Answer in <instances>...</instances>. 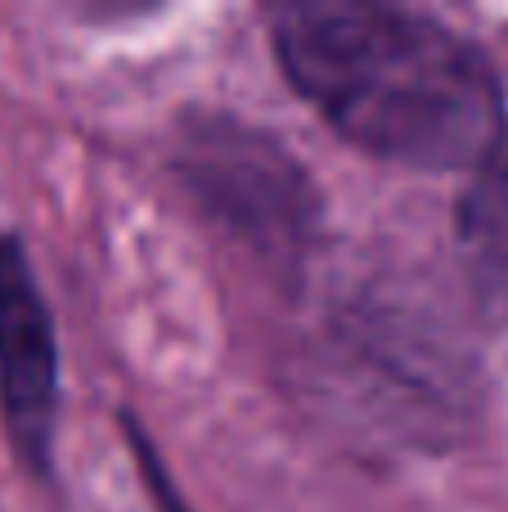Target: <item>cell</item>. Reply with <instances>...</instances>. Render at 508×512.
Returning a JSON list of instances; mask_svg holds the SVG:
<instances>
[{
    "label": "cell",
    "instance_id": "cell-1",
    "mask_svg": "<svg viewBox=\"0 0 508 512\" xmlns=\"http://www.w3.org/2000/svg\"><path fill=\"white\" fill-rule=\"evenodd\" d=\"M288 81L356 149L423 171L482 167L504 135L500 77L437 18L383 5L275 14Z\"/></svg>",
    "mask_w": 508,
    "mask_h": 512
},
{
    "label": "cell",
    "instance_id": "cell-2",
    "mask_svg": "<svg viewBox=\"0 0 508 512\" xmlns=\"http://www.w3.org/2000/svg\"><path fill=\"white\" fill-rule=\"evenodd\" d=\"M59 396L54 333L23 252L0 239V409L27 463H45Z\"/></svg>",
    "mask_w": 508,
    "mask_h": 512
},
{
    "label": "cell",
    "instance_id": "cell-3",
    "mask_svg": "<svg viewBox=\"0 0 508 512\" xmlns=\"http://www.w3.org/2000/svg\"><path fill=\"white\" fill-rule=\"evenodd\" d=\"M464 225L473 248L495 274L508 279V131L500 135L495 153L477 167V185L468 194Z\"/></svg>",
    "mask_w": 508,
    "mask_h": 512
}]
</instances>
